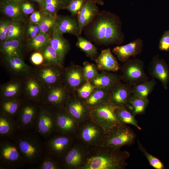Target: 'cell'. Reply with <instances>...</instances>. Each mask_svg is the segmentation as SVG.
Wrapping results in <instances>:
<instances>
[{
	"instance_id": "cell-1",
	"label": "cell",
	"mask_w": 169,
	"mask_h": 169,
	"mask_svg": "<svg viewBox=\"0 0 169 169\" xmlns=\"http://www.w3.org/2000/svg\"><path fill=\"white\" fill-rule=\"evenodd\" d=\"M122 25L118 16L110 12L102 10L84 28L83 31L86 38L96 44L119 45L125 39Z\"/></svg>"
},
{
	"instance_id": "cell-2",
	"label": "cell",
	"mask_w": 169,
	"mask_h": 169,
	"mask_svg": "<svg viewBox=\"0 0 169 169\" xmlns=\"http://www.w3.org/2000/svg\"><path fill=\"white\" fill-rule=\"evenodd\" d=\"M130 153L100 145L89 149L87 160L82 169H124Z\"/></svg>"
},
{
	"instance_id": "cell-3",
	"label": "cell",
	"mask_w": 169,
	"mask_h": 169,
	"mask_svg": "<svg viewBox=\"0 0 169 169\" xmlns=\"http://www.w3.org/2000/svg\"><path fill=\"white\" fill-rule=\"evenodd\" d=\"M11 139L17 145L26 166L34 169L45 154L43 139L35 130L19 131Z\"/></svg>"
},
{
	"instance_id": "cell-4",
	"label": "cell",
	"mask_w": 169,
	"mask_h": 169,
	"mask_svg": "<svg viewBox=\"0 0 169 169\" xmlns=\"http://www.w3.org/2000/svg\"><path fill=\"white\" fill-rule=\"evenodd\" d=\"M26 166L19 149L13 140L0 139V169H16Z\"/></svg>"
},
{
	"instance_id": "cell-5",
	"label": "cell",
	"mask_w": 169,
	"mask_h": 169,
	"mask_svg": "<svg viewBox=\"0 0 169 169\" xmlns=\"http://www.w3.org/2000/svg\"><path fill=\"white\" fill-rule=\"evenodd\" d=\"M136 138V133L130 127L119 123L105 132L100 145L120 149L133 145Z\"/></svg>"
},
{
	"instance_id": "cell-6",
	"label": "cell",
	"mask_w": 169,
	"mask_h": 169,
	"mask_svg": "<svg viewBox=\"0 0 169 169\" xmlns=\"http://www.w3.org/2000/svg\"><path fill=\"white\" fill-rule=\"evenodd\" d=\"M105 132L90 118L79 124L75 136L89 149L100 145Z\"/></svg>"
},
{
	"instance_id": "cell-7",
	"label": "cell",
	"mask_w": 169,
	"mask_h": 169,
	"mask_svg": "<svg viewBox=\"0 0 169 169\" xmlns=\"http://www.w3.org/2000/svg\"><path fill=\"white\" fill-rule=\"evenodd\" d=\"M34 130L45 140L57 132L55 107L40 103Z\"/></svg>"
},
{
	"instance_id": "cell-8",
	"label": "cell",
	"mask_w": 169,
	"mask_h": 169,
	"mask_svg": "<svg viewBox=\"0 0 169 169\" xmlns=\"http://www.w3.org/2000/svg\"><path fill=\"white\" fill-rule=\"evenodd\" d=\"M40 104L24 97L16 118L19 131L34 130Z\"/></svg>"
},
{
	"instance_id": "cell-9",
	"label": "cell",
	"mask_w": 169,
	"mask_h": 169,
	"mask_svg": "<svg viewBox=\"0 0 169 169\" xmlns=\"http://www.w3.org/2000/svg\"><path fill=\"white\" fill-rule=\"evenodd\" d=\"M76 140L75 136L57 132L44 140L45 153L60 160Z\"/></svg>"
},
{
	"instance_id": "cell-10",
	"label": "cell",
	"mask_w": 169,
	"mask_h": 169,
	"mask_svg": "<svg viewBox=\"0 0 169 169\" xmlns=\"http://www.w3.org/2000/svg\"><path fill=\"white\" fill-rule=\"evenodd\" d=\"M88 150L76 139L60 160L62 169H82L86 163Z\"/></svg>"
},
{
	"instance_id": "cell-11",
	"label": "cell",
	"mask_w": 169,
	"mask_h": 169,
	"mask_svg": "<svg viewBox=\"0 0 169 169\" xmlns=\"http://www.w3.org/2000/svg\"><path fill=\"white\" fill-rule=\"evenodd\" d=\"M120 68L122 80L132 86L148 80L143 61L138 59H129Z\"/></svg>"
},
{
	"instance_id": "cell-12",
	"label": "cell",
	"mask_w": 169,
	"mask_h": 169,
	"mask_svg": "<svg viewBox=\"0 0 169 169\" xmlns=\"http://www.w3.org/2000/svg\"><path fill=\"white\" fill-rule=\"evenodd\" d=\"M1 65L12 77L22 79L33 74L35 69L26 64L24 58L20 56L3 55Z\"/></svg>"
},
{
	"instance_id": "cell-13",
	"label": "cell",
	"mask_w": 169,
	"mask_h": 169,
	"mask_svg": "<svg viewBox=\"0 0 169 169\" xmlns=\"http://www.w3.org/2000/svg\"><path fill=\"white\" fill-rule=\"evenodd\" d=\"M117 107L110 102L91 110L90 118L106 132L120 123L115 113Z\"/></svg>"
},
{
	"instance_id": "cell-14",
	"label": "cell",
	"mask_w": 169,
	"mask_h": 169,
	"mask_svg": "<svg viewBox=\"0 0 169 169\" xmlns=\"http://www.w3.org/2000/svg\"><path fill=\"white\" fill-rule=\"evenodd\" d=\"M65 68L54 65L35 67L34 74L45 87L63 83Z\"/></svg>"
},
{
	"instance_id": "cell-15",
	"label": "cell",
	"mask_w": 169,
	"mask_h": 169,
	"mask_svg": "<svg viewBox=\"0 0 169 169\" xmlns=\"http://www.w3.org/2000/svg\"><path fill=\"white\" fill-rule=\"evenodd\" d=\"M71 95L63 83L46 87L41 103L55 107H64Z\"/></svg>"
},
{
	"instance_id": "cell-16",
	"label": "cell",
	"mask_w": 169,
	"mask_h": 169,
	"mask_svg": "<svg viewBox=\"0 0 169 169\" xmlns=\"http://www.w3.org/2000/svg\"><path fill=\"white\" fill-rule=\"evenodd\" d=\"M55 109L57 132L75 136L79 123L64 107H55Z\"/></svg>"
},
{
	"instance_id": "cell-17",
	"label": "cell",
	"mask_w": 169,
	"mask_h": 169,
	"mask_svg": "<svg viewBox=\"0 0 169 169\" xmlns=\"http://www.w3.org/2000/svg\"><path fill=\"white\" fill-rule=\"evenodd\" d=\"M87 81L83 67L72 64L65 68L63 83L72 94Z\"/></svg>"
},
{
	"instance_id": "cell-18",
	"label": "cell",
	"mask_w": 169,
	"mask_h": 169,
	"mask_svg": "<svg viewBox=\"0 0 169 169\" xmlns=\"http://www.w3.org/2000/svg\"><path fill=\"white\" fill-rule=\"evenodd\" d=\"M64 107L79 124L90 118L91 110L81 100L71 95Z\"/></svg>"
},
{
	"instance_id": "cell-19",
	"label": "cell",
	"mask_w": 169,
	"mask_h": 169,
	"mask_svg": "<svg viewBox=\"0 0 169 169\" xmlns=\"http://www.w3.org/2000/svg\"><path fill=\"white\" fill-rule=\"evenodd\" d=\"M45 88L34 73L23 79V96L40 104Z\"/></svg>"
},
{
	"instance_id": "cell-20",
	"label": "cell",
	"mask_w": 169,
	"mask_h": 169,
	"mask_svg": "<svg viewBox=\"0 0 169 169\" xmlns=\"http://www.w3.org/2000/svg\"><path fill=\"white\" fill-rule=\"evenodd\" d=\"M53 32L62 34L68 33L77 37L80 35L77 19L71 16L58 15Z\"/></svg>"
},
{
	"instance_id": "cell-21",
	"label": "cell",
	"mask_w": 169,
	"mask_h": 169,
	"mask_svg": "<svg viewBox=\"0 0 169 169\" xmlns=\"http://www.w3.org/2000/svg\"><path fill=\"white\" fill-rule=\"evenodd\" d=\"M148 71L151 76L159 80L163 87L167 89L169 69L168 65L164 60L160 59L157 54L155 56L150 63Z\"/></svg>"
},
{
	"instance_id": "cell-22",
	"label": "cell",
	"mask_w": 169,
	"mask_h": 169,
	"mask_svg": "<svg viewBox=\"0 0 169 169\" xmlns=\"http://www.w3.org/2000/svg\"><path fill=\"white\" fill-rule=\"evenodd\" d=\"M143 46L142 40L137 38L126 44L115 47L112 52L120 61L125 62L131 57L140 54L142 51Z\"/></svg>"
},
{
	"instance_id": "cell-23",
	"label": "cell",
	"mask_w": 169,
	"mask_h": 169,
	"mask_svg": "<svg viewBox=\"0 0 169 169\" xmlns=\"http://www.w3.org/2000/svg\"><path fill=\"white\" fill-rule=\"evenodd\" d=\"M23 79L11 77L8 81L0 86V99L22 97L23 95Z\"/></svg>"
},
{
	"instance_id": "cell-24",
	"label": "cell",
	"mask_w": 169,
	"mask_h": 169,
	"mask_svg": "<svg viewBox=\"0 0 169 169\" xmlns=\"http://www.w3.org/2000/svg\"><path fill=\"white\" fill-rule=\"evenodd\" d=\"M132 94V86L121 82L110 91V101L116 107H125Z\"/></svg>"
},
{
	"instance_id": "cell-25",
	"label": "cell",
	"mask_w": 169,
	"mask_h": 169,
	"mask_svg": "<svg viewBox=\"0 0 169 169\" xmlns=\"http://www.w3.org/2000/svg\"><path fill=\"white\" fill-rule=\"evenodd\" d=\"M95 61L98 69L102 71L114 72L120 68L110 48L102 50Z\"/></svg>"
},
{
	"instance_id": "cell-26",
	"label": "cell",
	"mask_w": 169,
	"mask_h": 169,
	"mask_svg": "<svg viewBox=\"0 0 169 169\" xmlns=\"http://www.w3.org/2000/svg\"><path fill=\"white\" fill-rule=\"evenodd\" d=\"M100 12L96 3L87 2L76 16L80 34L84 28L91 23Z\"/></svg>"
},
{
	"instance_id": "cell-27",
	"label": "cell",
	"mask_w": 169,
	"mask_h": 169,
	"mask_svg": "<svg viewBox=\"0 0 169 169\" xmlns=\"http://www.w3.org/2000/svg\"><path fill=\"white\" fill-rule=\"evenodd\" d=\"M121 75L109 71H102L90 82L96 87L105 89L111 91L121 82Z\"/></svg>"
},
{
	"instance_id": "cell-28",
	"label": "cell",
	"mask_w": 169,
	"mask_h": 169,
	"mask_svg": "<svg viewBox=\"0 0 169 169\" xmlns=\"http://www.w3.org/2000/svg\"><path fill=\"white\" fill-rule=\"evenodd\" d=\"M0 11L12 21L22 22L25 19L19 3L10 0H0Z\"/></svg>"
},
{
	"instance_id": "cell-29",
	"label": "cell",
	"mask_w": 169,
	"mask_h": 169,
	"mask_svg": "<svg viewBox=\"0 0 169 169\" xmlns=\"http://www.w3.org/2000/svg\"><path fill=\"white\" fill-rule=\"evenodd\" d=\"M110 91L106 89L96 87L90 96L83 101L91 110L110 102Z\"/></svg>"
},
{
	"instance_id": "cell-30",
	"label": "cell",
	"mask_w": 169,
	"mask_h": 169,
	"mask_svg": "<svg viewBox=\"0 0 169 169\" xmlns=\"http://www.w3.org/2000/svg\"><path fill=\"white\" fill-rule=\"evenodd\" d=\"M19 131L15 119L0 113V139L12 138Z\"/></svg>"
},
{
	"instance_id": "cell-31",
	"label": "cell",
	"mask_w": 169,
	"mask_h": 169,
	"mask_svg": "<svg viewBox=\"0 0 169 169\" xmlns=\"http://www.w3.org/2000/svg\"><path fill=\"white\" fill-rule=\"evenodd\" d=\"M49 43L64 62L65 57L70 49V45L63 34L53 32Z\"/></svg>"
},
{
	"instance_id": "cell-32",
	"label": "cell",
	"mask_w": 169,
	"mask_h": 169,
	"mask_svg": "<svg viewBox=\"0 0 169 169\" xmlns=\"http://www.w3.org/2000/svg\"><path fill=\"white\" fill-rule=\"evenodd\" d=\"M23 97L0 99V113L16 119Z\"/></svg>"
},
{
	"instance_id": "cell-33",
	"label": "cell",
	"mask_w": 169,
	"mask_h": 169,
	"mask_svg": "<svg viewBox=\"0 0 169 169\" xmlns=\"http://www.w3.org/2000/svg\"><path fill=\"white\" fill-rule=\"evenodd\" d=\"M23 47L22 40L9 39L1 43L0 52L3 55L20 56L23 58Z\"/></svg>"
},
{
	"instance_id": "cell-34",
	"label": "cell",
	"mask_w": 169,
	"mask_h": 169,
	"mask_svg": "<svg viewBox=\"0 0 169 169\" xmlns=\"http://www.w3.org/2000/svg\"><path fill=\"white\" fill-rule=\"evenodd\" d=\"M149 103L148 99H144L132 94L125 107L135 116L143 115Z\"/></svg>"
},
{
	"instance_id": "cell-35",
	"label": "cell",
	"mask_w": 169,
	"mask_h": 169,
	"mask_svg": "<svg viewBox=\"0 0 169 169\" xmlns=\"http://www.w3.org/2000/svg\"><path fill=\"white\" fill-rule=\"evenodd\" d=\"M38 4L40 11L55 18L58 12L66 6L61 0H43Z\"/></svg>"
},
{
	"instance_id": "cell-36",
	"label": "cell",
	"mask_w": 169,
	"mask_h": 169,
	"mask_svg": "<svg viewBox=\"0 0 169 169\" xmlns=\"http://www.w3.org/2000/svg\"><path fill=\"white\" fill-rule=\"evenodd\" d=\"M39 51L42 54L44 58V65H54L64 66V62L49 43Z\"/></svg>"
},
{
	"instance_id": "cell-37",
	"label": "cell",
	"mask_w": 169,
	"mask_h": 169,
	"mask_svg": "<svg viewBox=\"0 0 169 169\" xmlns=\"http://www.w3.org/2000/svg\"><path fill=\"white\" fill-rule=\"evenodd\" d=\"M115 113L120 123L133 125L138 129L141 130L135 116L125 107H117L115 110Z\"/></svg>"
},
{
	"instance_id": "cell-38",
	"label": "cell",
	"mask_w": 169,
	"mask_h": 169,
	"mask_svg": "<svg viewBox=\"0 0 169 169\" xmlns=\"http://www.w3.org/2000/svg\"><path fill=\"white\" fill-rule=\"evenodd\" d=\"M50 36L40 32L34 37L27 40L25 45L26 49L28 51L39 50L49 43Z\"/></svg>"
},
{
	"instance_id": "cell-39",
	"label": "cell",
	"mask_w": 169,
	"mask_h": 169,
	"mask_svg": "<svg viewBox=\"0 0 169 169\" xmlns=\"http://www.w3.org/2000/svg\"><path fill=\"white\" fill-rule=\"evenodd\" d=\"M77 39L76 46L92 60H95L99 55L96 47L91 41L80 35L77 37Z\"/></svg>"
},
{
	"instance_id": "cell-40",
	"label": "cell",
	"mask_w": 169,
	"mask_h": 169,
	"mask_svg": "<svg viewBox=\"0 0 169 169\" xmlns=\"http://www.w3.org/2000/svg\"><path fill=\"white\" fill-rule=\"evenodd\" d=\"M156 84V81L153 78L151 80L133 85V94L144 99H148L149 95L153 90Z\"/></svg>"
},
{
	"instance_id": "cell-41",
	"label": "cell",
	"mask_w": 169,
	"mask_h": 169,
	"mask_svg": "<svg viewBox=\"0 0 169 169\" xmlns=\"http://www.w3.org/2000/svg\"><path fill=\"white\" fill-rule=\"evenodd\" d=\"M25 31L21 22L11 21L8 26V32L6 40L17 39L21 40Z\"/></svg>"
},
{
	"instance_id": "cell-42",
	"label": "cell",
	"mask_w": 169,
	"mask_h": 169,
	"mask_svg": "<svg viewBox=\"0 0 169 169\" xmlns=\"http://www.w3.org/2000/svg\"><path fill=\"white\" fill-rule=\"evenodd\" d=\"M34 169H62L61 161L45 153L40 163Z\"/></svg>"
},
{
	"instance_id": "cell-43",
	"label": "cell",
	"mask_w": 169,
	"mask_h": 169,
	"mask_svg": "<svg viewBox=\"0 0 169 169\" xmlns=\"http://www.w3.org/2000/svg\"><path fill=\"white\" fill-rule=\"evenodd\" d=\"M56 20V18L44 13L38 24L40 32L51 35L55 26Z\"/></svg>"
},
{
	"instance_id": "cell-44",
	"label": "cell",
	"mask_w": 169,
	"mask_h": 169,
	"mask_svg": "<svg viewBox=\"0 0 169 169\" xmlns=\"http://www.w3.org/2000/svg\"><path fill=\"white\" fill-rule=\"evenodd\" d=\"M137 143L139 150L144 154L152 167L156 169H165L164 165L161 161L157 158L149 153L139 140H138Z\"/></svg>"
},
{
	"instance_id": "cell-45",
	"label": "cell",
	"mask_w": 169,
	"mask_h": 169,
	"mask_svg": "<svg viewBox=\"0 0 169 169\" xmlns=\"http://www.w3.org/2000/svg\"><path fill=\"white\" fill-rule=\"evenodd\" d=\"M96 87L90 81H87L76 90L77 93L74 95L84 101L90 96Z\"/></svg>"
},
{
	"instance_id": "cell-46",
	"label": "cell",
	"mask_w": 169,
	"mask_h": 169,
	"mask_svg": "<svg viewBox=\"0 0 169 169\" xmlns=\"http://www.w3.org/2000/svg\"><path fill=\"white\" fill-rule=\"evenodd\" d=\"M83 65L84 74L87 81H91L98 75L96 65L87 61L84 62Z\"/></svg>"
},
{
	"instance_id": "cell-47",
	"label": "cell",
	"mask_w": 169,
	"mask_h": 169,
	"mask_svg": "<svg viewBox=\"0 0 169 169\" xmlns=\"http://www.w3.org/2000/svg\"><path fill=\"white\" fill-rule=\"evenodd\" d=\"M88 1L87 0H73L67 5L65 9L70 13L71 16L75 17Z\"/></svg>"
},
{
	"instance_id": "cell-48",
	"label": "cell",
	"mask_w": 169,
	"mask_h": 169,
	"mask_svg": "<svg viewBox=\"0 0 169 169\" xmlns=\"http://www.w3.org/2000/svg\"><path fill=\"white\" fill-rule=\"evenodd\" d=\"M31 63L36 67L44 65V59L42 53L39 51H34L30 57Z\"/></svg>"
},
{
	"instance_id": "cell-49",
	"label": "cell",
	"mask_w": 169,
	"mask_h": 169,
	"mask_svg": "<svg viewBox=\"0 0 169 169\" xmlns=\"http://www.w3.org/2000/svg\"><path fill=\"white\" fill-rule=\"evenodd\" d=\"M159 49L161 51H169V30L165 31L160 38Z\"/></svg>"
},
{
	"instance_id": "cell-50",
	"label": "cell",
	"mask_w": 169,
	"mask_h": 169,
	"mask_svg": "<svg viewBox=\"0 0 169 169\" xmlns=\"http://www.w3.org/2000/svg\"><path fill=\"white\" fill-rule=\"evenodd\" d=\"M19 3L22 12L26 16L35 11L33 5L28 0H23Z\"/></svg>"
},
{
	"instance_id": "cell-51",
	"label": "cell",
	"mask_w": 169,
	"mask_h": 169,
	"mask_svg": "<svg viewBox=\"0 0 169 169\" xmlns=\"http://www.w3.org/2000/svg\"><path fill=\"white\" fill-rule=\"evenodd\" d=\"M40 32L38 24L30 23L28 25L26 31L27 35L28 38V39L34 37Z\"/></svg>"
},
{
	"instance_id": "cell-52",
	"label": "cell",
	"mask_w": 169,
	"mask_h": 169,
	"mask_svg": "<svg viewBox=\"0 0 169 169\" xmlns=\"http://www.w3.org/2000/svg\"><path fill=\"white\" fill-rule=\"evenodd\" d=\"M44 14L40 10L35 11L29 17L30 23L38 24L41 21Z\"/></svg>"
},
{
	"instance_id": "cell-53",
	"label": "cell",
	"mask_w": 169,
	"mask_h": 169,
	"mask_svg": "<svg viewBox=\"0 0 169 169\" xmlns=\"http://www.w3.org/2000/svg\"><path fill=\"white\" fill-rule=\"evenodd\" d=\"M11 21L6 19L2 31L0 32V40L1 43L6 40L8 32V26Z\"/></svg>"
},
{
	"instance_id": "cell-54",
	"label": "cell",
	"mask_w": 169,
	"mask_h": 169,
	"mask_svg": "<svg viewBox=\"0 0 169 169\" xmlns=\"http://www.w3.org/2000/svg\"><path fill=\"white\" fill-rule=\"evenodd\" d=\"M88 1L100 5H103L104 3L102 0H87Z\"/></svg>"
},
{
	"instance_id": "cell-55",
	"label": "cell",
	"mask_w": 169,
	"mask_h": 169,
	"mask_svg": "<svg viewBox=\"0 0 169 169\" xmlns=\"http://www.w3.org/2000/svg\"><path fill=\"white\" fill-rule=\"evenodd\" d=\"M66 5L73 0H61Z\"/></svg>"
},
{
	"instance_id": "cell-56",
	"label": "cell",
	"mask_w": 169,
	"mask_h": 169,
	"mask_svg": "<svg viewBox=\"0 0 169 169\" xmlns=\"http://www.w3.org/2000/svg\"><path fill=\"white\" fill-rule=\"evenodd\" d=\"M29 1H32L38 3V4L41 3L43 0H28Z\"/></svg>"
},
{
	"instance_id": "cell-57",
	"label": "cell",
	"mask_w": 169,
	"mask_h": 169,
	"mask_svg": "<svg viewBox=\"0 0 169 169\" xmlns=\"http://www.w3.org/2000/svg\"><path fill=\"white\" fill-rule=\"evenodd\" d=\"M19 3L23 0H10Z\"/></svg>"
}]
</instances>
